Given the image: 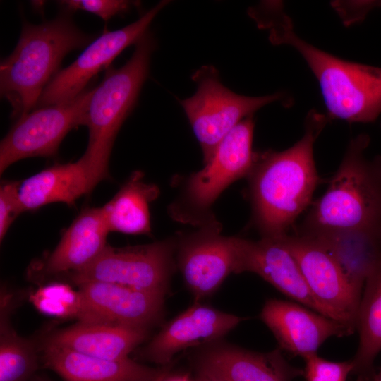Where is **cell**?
I'll return each instance as SVG.
<instances>
[{"label": "cell", "mask_w": 381, "mask_h": 381, "mask_svg": "<svg viewBox=\"0 0 381 381\" xmlns=\"http://www.w3.org/2000/svg\"><path fill=\"white\" fill-rule=\"evenodd\" d=\"M326 123V116L312 110L306 119L304 135L293 146L256 152L247 178L252 222L261 237L286 234L310 203L320 181L313 144Z\"/></svg>", "instance_id": "1"}, {"label": "cell", "mask_w": 381, "mask_h": 381, "mask_svg": "<svg viewBox=\"0 0 381 381\" xmlns=\"http://www.w3.org/2000/svg\"><path fill=\"white\" fill-rule=\"evenodd\" d=\"M265 7L260 21L277 44L291 46L303 56L320 85L331 119L374 121L381 114V68L347 61L300 38L280 4Z\"/></svg>", "instance_id": "2"}, {"label": "cell", "mask_w": 381, "mask_h": 381, "mask_svg": "<svg viewBox=\"0 0 381 381\" xmlns=\"http://www.w3.org/2000/svg\"><path fill=\"white\" fill-rule=\"evenodd\" d=\"M93 38L65 12L39 25L25 22L15 49L0 64L1 95L11 104L12 116L18 119L33 110L64 57Z\"/></svg>", "instance_id": "3"}, {"label": "cell", "mask_w": 381, "mask_h": 381, "mask_svg": "<svg viewBox=\"0 0 381 381\" xmlns=\"http://www.w3.org/2000/svg\"><path fill=\"white\" fill-rule=\"evenodd\" d=\"M365 134L352 139L329 185L298 229H340L381 226V156L370 160Z\"/></svg>", "instance_id": "4"}, {"label": "cell", "mask_w": 381, "mask_h": 381, "mask_svg": "<svg viewBox=\"0 0 381 381\" xmlns=\"http://www.w3.org/2000/svg\"><path fill=\"white\" fill-rule=\"evenodd\" d=\"M154 49V40L147 32L135 44L127 62L119 68H107L102 82L93 88L85 124L89 131L87 147L82 157L97 185L109 178L114 143L147 78Z\"/></svg>", "instance_id": "5"}, {"label": "cell", "mask_w": 381, "mask_h": 381, "mask_svg": "<svg viewBox=\"0 0 381 381\" xmlns=\"http://www.w3.org/2000/svg\"><path fill=\"white\" fill-rule=\"evenodd\" d=\"M253 130L250 116L223 138L202 169L186 177L168 207L174 220L196 227L215 218L211 210L214 202L231 183L247 177L253 166Z\"/></svg>", "instance_id": "6"}, {"label": "cell", "mask_w": 381, "mask_h": 381, "mask_svg": "<svg viewBox=\"0 0 381 381\" xmlns=\"http://www.w3.org/2000/svg\"><path fill=\"white\" fill-rule=\"evenodd\" d=\"M195 93L181 104L199 142L204 164L213 155L223 138L244 119L262 107L279 100V93L261 97L238 95L219 80L217 70L205 66L193 75Z\"/></svg>", "instance_id": "7"}, {"label": "cell", "mask_w": 381, "mask_h": 381, "mask_svg": "<svg viewBox=\"0 0 381 381\" xmlns=\"http://www.w3.org/2000/svg\"><path fill=\"white\" fill-rule=\"evenodd\" d=\"M175 251L174 236L145 245L122 248L107 246L88 265L66 275L78 286L101 282L166 293L175 266Z\"/></svg>", "instance_id": "8"}, {"label": "cell", "mask_w": 381, "mask_h": 381, "mask_svg": "<svg viewBox=\"0 0 381 381\" xmlns=\"http://www.w3.org/2000/svg\"><path fill=\"white\" fill-rule=\"evenodd\" d=\"M93 88L85 89L72 99L34 109L18 118L1 141L0 174L25 158L56 155L67 133L85 126Z\"/></svg>", "instance_id": "9"}, {"label": "cell", "mask_w": 381, "mask_h": 381, "mask_svg": "<svg viewBox=\"0 0 381 381\" xmlns=\"http://www.w3.org/2000/svg\"><path fill=\"white\" fill-rule=\"evenodd\" d=\"M196 228L174 236L175 260L185 284L199 302L235 273L237 236L222 235V225L215 218Z\"/></svg>", "instance_id": "10"}, {"label": "cell", "mask_w": 381, "mask_h": 381, "mask_svg": "<svg viewBox=\"0 0 381 381\" xmlns=\"http://www.w3.org/2000/svg\"><path fill=\"white\" fill-rule=\"evenodd\" d=\"M284 241L326 315L353 333L361 296L353 289L336 260L321 244L306 235L286 234Z\"/></svg>", "instance_id": "11"}, {"label": "cell", "mask_w": 381, "mask_h": 381, "mask_svg": "<svg viewBox=\"0 0 381 381\" xmlns=\"http://www.w3.org/2000/svg\"><path fill=\"white\" fill-rule=\"evenodd\" d=\"M168 2H159L136 21L119 30H106L91 42L71 64L59 70L52 79L43 90L35 109L76 97L86 89V85L93 76L108 68L123 50L136 44L148 32L153 19Z\"/></svg>", "instance_id": "12"}, {"label": "cell", "mask_w": 381, "mask_h": 381, "mask_svg": "<svg viewBox=\"0 0 381 381\" xmlns=\"http://www.w3.org/2000/svg\"><path fill=\"white\" fill-rule=\"evenodd\" d=\"M284 236L256 241L237 236L235 273H255L291 299L327 316L310 290Z\"/></svg>", "instance_id": "13"}, {"label": "cell", "mask_w": 381, "mask_h": 381, "mask_svg": "<svg viewBox=\"0 0 381 381\" xmlns=\"http://www.w3.org/2000/svg\"><path fill=\"white\" fill-rule=\"evenodd\" d=\"M260 317L273 333L280 349L303 359L317 354L327 339L353 333L340 322L289 301L267 300Z\"/></svg>", "instance_id": "14"}, {"label": "cell", "mask_w": 381, "mask_h": 381, "mask_svg": "<svg viewBox=\"0 0 381 381\" xmlns=\"http://www.w3.org/2000/svg\"><path fill=\"white\" fill-rule=\"evenodd\" d=\"M243 320L196 302L167 324L143 349L142 356L166 365L179 351L217 339Z\"/></svg>", "instance_id": "15"}, {"label": "cell", "mask_w": 381, "mask_h": 381, "mask_svg": "<svg viewBox=\"0 0 381 381\" xmlns=\"http://www.w3.org/2000/svg\"><path fill=\"white\" fill-rule=\"evenodd\" d=\"M78 287L95 323L147 329L162 315L164 292L101 282H85Z\"/></svg>", "instance_id": "16"}, {"label": "cell", "mask_w": 381, "mask_h": 381, "mask_svg": "<svg viewBox=\"0 0 381 381\" xmlns=\"http://www.w3.org/2000/svg\"><path fill=\"white\" fill-rule=\"evenodd\" d=\"M198 368L222 381H292L303 375L285 360L280 349L258 353L223 344L204 352Z\"/></svg>", "instance_id": "17"}, {"label": "cell", "mask_w": 381, "mask_h": 381, "mask_svg": "<svg viewBox=\"0 0 381 381\" xmlns=\"http://www.w3.org/2000/svg\"><path fill=\"white\" fill-rule=\"evenodd\" d=\"M333 257L353 289L362 296L365 283L381 262V226L300 230Z\"/></svg>", "instance_id": "18"}, {"label": "cell", "mask_w": 381, "mask_h": 381, "mask_svg": "<svg viewBox=\"0 0 381 381\" xmlns=\"http://www.w3.org/2000/svg\"><path fill=\"white\" fill-rule=\"evenodd\" d=\"M109 232L102 207L83 209L55 249L40 264L38 272L64 275L83 269L106 248Z\"/></svg>", "instance_id": "19"}, {"label": "cell", "mask_w": 381, "mask_h": 381, "mask_svg": "<svg viewBox=\"0 0 381 381\" xmlns=\"http://www.w3.org/2000/svg\"><path fill=\"white\" fill-rule=\"evenodd\" d=\"M40 349L43 366L64 381H149L159 370L130 358L104 359L44 343Z\"/></svg>", "instance_id": "20"}, {"label": "cell", "mask_w": 381, "mask_h": 381, "mask_svg": "<svg viewBox=\"0 0 381 381\" xmlns=\"http://www.w3.org/2000/svg\"><path fill=\"white\" fill-rule=\"evenodd\" d=\"M97 186L83 157L74 162L56 164L20 182L18 195L23 211L52 202L72 206Z\"/></svg>", "instance_id": "21"}, {"label": "cell", "mask_w": 381, "mask_h": 381, "mask_svg": "<svg viewBox=\"0 0 381 381\" xmlns=\"http://www.w3.org/2000/svg\"><path fill=\"white\" fill-rule=\"evenodd\" d=\"M147 334V329L115 324L78 322L49 334L44 344L71 349L92 356L121 360Z\"/></svg>", "instance_id": "22"}, {"label": "cell", "mask_w": 381, "mask_h": 381, "mask_svg": "<svg viewBox=\"0 0 381 381\" xmlns=\"http://www.w3.org/2000/svg\"><path fill=\"white\" fill-rule=\"evenodd\" d=\"M133 171L116 195L102 207L109 231L141 235L151 233L150 205L159 195L158 186Z\"/></svg>", "instance_id": "23"}, {"label": "cell", "mask_w": 381, "mask_h": 381, "mask_svg": "<svg viewBox=\"0 0 381 381\" xmlns=\"http://www.w3.org/2000/svg\"><path fill=\"white\" fill-rule=\"evenodd\" d=\"M359 345L352 361L356 381H373L374 361L381 351V262L367 279L357 317Z\"/></svg>", "instance_id": "24"}, {"label": "cell", "mask_w": 381, "mask_h": 381, "mask_svg": "<svg viewBox=\"0 0 381 381\" xmlns=\"http://www.w3.org/2000/svg\"><path fill=\"white\" fill-rule=\"evenodd\" d=\"M15 302L7 293L1 294L0 381H31L40 367L37 344L20 337L10 324Z\"/></svg>", "instance_id": "25"}, {"label": "cell", "mask_w": 381, "mask_h": 381, "mask_svg": "<svg viewBox=\"0 0 381 381\" xmlns=\"http://www.w3.org/2000/svg\"><path fill=\"white\" fill-rule=\"evenodd\" d=\"M30 298L36 308L44 314L92 322L83 295L67 284L53 283L42 286Z\"/></svg>", "instance_id": "26"}, {"label": "cell", "mask_w": 381, "mask_h": 381, "mask_svg": "<svg viewBox=\"0 0 381 381\" xmlns=\"http://www.w3.org/2000/svg\"><path fill=\"white\" fill-rule=\"evenodd\" d=\"M306 381H346L352 371V361H331L315 354L304 359Z\"/></svg>", "instance_id": "27"}, {"label": "cell", "mask_w": 381, "mask_h": 381, "mask_svg": "<svg viewBox=\"0 0 381 381\" xmlns=\"http://www.w3.org/2000/svg\"><path fill=\"white\" fill-rule=\"evenodd\" d=\"M138 1L123 0H64L59 4L66 11H85L107 21L112 17L127 13Z\"/></svg>", "instance_id": "28"}, {"label": "cell", "mask_w": 381, "mask_h": 381, "mask_svg": "<svg viewBox=\"0 0 381 381\" xmlns=\"http://www.w3.org/2000/svg\"><path fill=\"white\" fill-rule=\"evenodd\" d=\"M19 181H4L0 186V241H2L10 226L23 212L18 190Z\"/></svg>", "instance_id": "29"}, {"label": "cell", "mask_w": 381, "mask_h": 381, "mask_svg": "<svg viewBox=\"0 0 381 381\" xmlns=\"http://www.w3.org/2000/svg\"><path fill=\"white\" fill-rule=\"evenodd\" d=\"M172 365L170 363L164 365L162 368H159L157 375L149 381H164L167 378Z\"/></svg>", "instance_id": "30"}, {"label": "cell", "mask_w": 381, "mask_h": 381, "mask_svg": "<svg viewBox=\"0 0 381 381\" xmlns=\"http://www.w3.org/2000/svg\"><path fill=\"white\" fill-rule=\"evenodd\" d=\"M197 381H222V380L209 374L199 372V376L197 379Z\"/></svg>", "instance_id": "31"}, {"label": "cell", "mask_w": 381, "mask_h": 381, "mask_svg": "<svg viewBox=\"0 0 381 381\" xmlns=\"http://www.w3.org/2000/svg\"><path fill=\"white\" fill-rule=\"evenodd\" d=\"M164 381H190L187 376H177L165 379Z\"/></svg>", "instance_id": "32"}, {"label": "cell", "mask_w": 381, "mask_h": 381, "mask_svg": "<svg viewBox=\"0 0 381 381\" xmlns=\"http://www.w3.org/2000/svg\"><path fill=\"white\" fill-rule=\"evenodd\" d=\"M31 381H53L52 380L49 379V377L42 375H35Z\"/></svg>", "instance_id": "33"}, {"label": "cell", "mask_w": 381, "mask_h": 381, "mask_svg": "<svg viewBox=\"0 0 381 381\" xmlns=\"http://www.w3.org/2000/svg\"><path fill=\"white\" fill-rule=\"evenodd\" d=\"M373 381H381V368L378 373H376V375Z\"/></svg>", "instance_id": "34"}]
</instances>
